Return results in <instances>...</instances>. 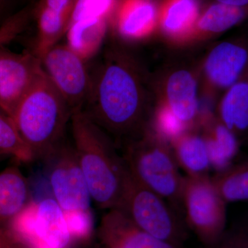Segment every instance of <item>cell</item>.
I'll return each instance as SVG.
<instances>
[{"label":"cell","mask_w":248,"mask_h":248,"mask_svg":"<svg viewBox=\"0 0 248 248\" xmlns=\"http://www.w3.org/2000/svg\"><path fill=\"white\" fill-rule=\"evenodd\" d=\"M91 76L83 112L110 138L124 142L146 128L147 104L141 80L128 59L107 55Z\"/></svg>","instance_id":"6da1fadb"},{"label":"cell","mask_w":248,"mask_h":248,"mask_svg":"<svg viewBox=\"0 0 248 248\" xmlns=\"http://www.w3.org/2000/svg\"><path fill=\"white\" fill-rule=\"evenodd\" d=\"M71 122L73 147L93 202L102 210L117 208L128 174L122 155L110 137L82 111L73 112Z\"/></svg>","instance_id":"7a4b0ae2"},{"label":"cell","mask_w":248,"mask_h":248,"mask_svg":"<svg viewBox=\"0 0 248 248\" xmlns=\"http://www.w3.org/2000/svg\"><path fill=\"white\" fill-rule=\"evenodd\" d=\"M72 111L43 68L11 117L34 160L45 161L64 141Z\"/></svg>","instance_id":"3957f363"},{"label":"cell","mask_w":248,"mask_h":248,"mask_svg":"<svg viewBox=\"0 0 248 248\" xmlns=\"http://www.w3.org/2000/svg\"><path fill=\"white\" fill-rule=\"evenodd\" d=\"M122 149L121 155L130 174L177 210L182 205L184 177L169 143L146 128L138 138L124 142Z\"/></svg>","instance_id":"277c9868"},{"label":"cell","mask_w":248,"mask_h":248,"mask_svg":"<svg viewBox=\"0 0 248 248\" xmlns=\"http://www.w3.org/2000/svg\"><path fill=\"white\" fill-rule=\"evenodd\" d=\"M167 202L138 182L128 171L122 200L116 208L156 239L183 248L187 237V226Z\"/></svg>","instance_id":"5b68a950"},{"label":"cell","mask_w":248,"mask_h":248,"mask_svg":"<svg viewBox=\"0 0 248 248\" xmlns=\"http://www.w3.org/2000/svg\"><path fill=\"white\" fill-rule=\"evenodd\" d=\"M182 205L187 228L208 248L226 230L227 203L209 175L184 178Z\"/></svg>","instance_id":"8992f818"},{"label":"cell","mask_w":248,"mask_h":248,"mask_svg":"<svg viewBox=\"0 0 248 248\" xmlns=\"http://www.w3.org/2000/svg\"><path fill=\"white\" fill-rule=\"evenodd\" d=\"M44 161L48 166L49 183L54 200L62 210H91L92 197L73 145L63 141Z\"/></svg>","instance_id":"52a82bcc"},{"label":"cell","mask_w":248,"mask_h":248,"mask_svg":"<svg viewBox=\"0 0 248 248\" xmlns=\"http://www.w3.org/2000/svg\"><path fill=\"white\" fill-rule=\"evenodd\" d=\"M42 68L73 112L82 110L91 88L85 60L68 45H55L41 58Z\"/></svg>","instance_id":"ba28073f"},{"label":"cell","mask_w":248,"mask_h":248,"mask_svg":"<svg viewBox=\"0 0 248 248\" xmlns=\"http://www.w3.org/2000/svg\"><path fill=\"white\" fill-rule=\"evenodd\" d=\"M42 69L32 52L14 53L0 47V110L10 118Z\"/></svg>","instance_id":"9c48e42d"},{"label":"cell","mask_w":248,"mask_h":248,"mask_svg":"<svg viewBox=\"0 0 248 248\" xmlns=\"http://www.w3.org/2000/svg\"><path fill=\"white\" fill-rule=\"evenodd\" d=\"M248 70V43L227 41L218 44L206 59L205 71L209 79L220 89H229Z\"/></svg>","instance_id":"30bf717a"},{"label":"cell","mask_w":248,"mask_h":248,"mask_svg":"<svg viewBox=\"0 0 248 248\" xmlns=\"http://www.w3.org/2000/svg\"><path fill=\"white\" fill-rule=\"evenodd\" d=\"M32 248H66L71 240V233L64 213L58 202L45 199L36 202L35 226L23 236Z\"/></svg>","instance_id":"8fae6325"},{"label":"cell","mask_w":248,"mask_h":248,"mask_svg":"<svg viewBox=\"0 0 248 248\" xmlns=\"http://www.w3.org/2000/svg\"><path fill=\"white\" fill-rule=\"evenodd\" d=\"M102 220V231L113 248H183L156 239L139 228L122 210H108Z\"/></svg>","instance_id":"7c38bea8"},{"label":"cell","mask_w":248,"mask_h":248,"mask_svg":"<svg viewBox=\"0 0 248 248\" xmlns=\"http://www.w3.org/2000/svg\"><path fill=\"white\" fill-rule=\"evenodd\" d=\"M166 96V107L187 128L193 123L198 112L195 78L185 70L174 72L168 80Z\"/></svg>","instance_id":"4fadbf2b"},{"label":"cell","mask_w":248,"mask_h":248,"mask_svg":"<svg viewBox=\"0 0 248 248\" xmlns=\"http://www.w3.org/2000/svg\"><path fill=\"white\" fill-rule=\"evenodd\" d=\"M29 183L16 165L0 172V222L13 220L27 207Z\"/></svg>","instance_id":"5bb4252c"},{"label":"cell","mask_w":248,"mask_h":248,"mask_svg":"<svg viewBox=\"0 0 248 248\" xmlns=\"http://www.w3.org/2000/svg\"><path fill=\"white\" fill-rule=\"evenodd\" d=\"M218 120L236 137L248 131V70L227 89L218 107Z\"/></svg>","instance_id":"9a60e30c"},{"label":"cell","mask_w":248,"mask_h":248,"mask_svg":"<svg viewBox=\"0 0 248 248\" xmlns=\"http://www.w3.org/2000/svg\"><path fill=\"white\" fill-rule=\"evenodd\" d=\"M117 9V29L126 38H140L146 35L154 27L157 16L151 0H122Z\"/></svg>","instance_id":"2e32d148"},{"label":"cell","mask_w":248,"mask_h":248,"mask_svg":"<svg viewBox=\"0 0 248 248\" xmlns=\"http://www.w3.org/2000/svg\"><path fill=\"white\" fill-rule=\"evenodd\" d=\"M170 143L178 166L187 176L208 175L211 166L203 137L184 133Z\"/></svg>","instance_id":"e0dca14e"},{"label":"cell","mask_w":248,"mask_h":248,"mask_svg":"<svg viewBox=\"0 0 248 248\" xmlns=\"http://www.w3.org/2000/svg\"><path fill=\"white\" fill-rule=\"evenodd\" d=\"M107 26V18H86L71 22L66 32L67 45L86 61L97 53Z\"/></svg>","instance_id":"ac0fdd59"},{"label":"cell","mask_w":248,"mask_h":248,"mask_svg":"<svg viewBox=\"0 0 248 248\" xmlns=\"http://www.w3.org/2000/svg\"><path fill=\"white\" fill-rule=\"evenodd\" d=\"M37 22V35L32 53L41 58L66 33L70 17L37 4L32 11Z\"/></svg>","instance_id":"d6986e66"},{"label":"cell","mask_w":248,"mask_h":248,"mask_svg":"<svg viewBox=\"0 0 248 248\" xmlns=\"http://www.w3.org/2000/svg\"><path fill=\"white\" fill-rule=\"evenodd\" d=\"M203 138L208 147L211 168L219 172L231 166L239 152L237 137L218 120L212 124Z\"/></svg>","instance_id":"ffe728a7"},{"label":"cell","mask_w":248,"mask_h":248,"mask_svg":"<svg viewBox=\"0 0 248 248\" xmlns=\"http://www.w3.org/2000/svg\"><path fill=\"white\" fill-rule=\"evenodd\" d=\"M212 180L227 203L248 200V160L217 172Z\"/></svg>","instance_id":"44dd1931"},{"label":"cell","mask_w":248,"mask_h":248,"mask_svg":"<svg viewBox=\"0 0 248 248\" xmlns=\"http://www.w3.org/2000/svg\"><path fill=\"white\" fill-rule=\"evenodd\" d=\"M248 19V9L215 2L197 20L204 32L221 33Z\"/></svg>","instance_id":"7402d4cb"},{"label":"cell","mask_w":248,"mask_h":248,"mask_svg":"<svg viewBox=\"0 0 248 248\" xmlns=\"http://www.w3.org/2000/svg\"><path fill=\"white\" fill-rule=\"evenodd\" d=\"M199 17L197 0H166L161 13V20L166 32L181 33L190 29Z\"/></svg>","instance_id":"603a6c76"},{"label":"cell","mask_w":248,"mask_h":248,"mask_svg":"<svg viewBox=\"0 0 248 248\" xmlns=\"http://www.w3.org/2000/svg\"><path fill=\"white\" fill-rule=\"evenodd\" d=\"M0 153L11 155L21 162H30L33 155L26 145L11 118L0 110Z\"/></svg>","instance_id":"cb8c5ba5"},{"label":"cell","mask_w":248,"mask_h":248,"mask_svg":"<svg viewBox=\"0 0 248 248\" xmlns=\"http://www.w3.org/2000/svg\"><path fill=\"white\" fill-rule=\"evenodd\" d=\"M116 8L117 0H77L70 23L86 18L108 19Z\"/></svg>","instance_id":"d4e9b609"},{"label":"cell","mask_w":248,"mask_h":248,"mask_svg":"<svg viewBox=\"0 0 248 248\" xmlns=\"http://www.w3.org/2000/svg\"><path fill=\"white\" fill-rule=\"evenodd\" d=\"M208 248H248V223L226 229L220 239Z\"/></svg>","instance_id":"484cf974"},{"label":"cell","mask_w":248,"mask_h":248,"mask_svg":"<svg viewBox=\"0 0 248 248\" xmlns=\"http://www.w3.org/2000/svg\"><path fill=\"white\" fill-rule=\"evenodd\" d=\"M91 211V210L86 211H63L68 231L71 234L78 237H84L89 234L93 226V217Z\"/></svg>","instance_id":"4316f807"},{"label":"cell","mask_w":248,"mask_h":248,"mask_svg":"<svg viewBox=\"0 0 248 248\" xmlns=\"http://www.w3.org/2000/svg\"><path fill=\"white\" fill-rule=\"evenodd\" d=\"M77 0H40L37 4L70 17Z\"/></svg>","instance_id":"83f0119b"},{"label":"cell","mask_w":248,"mask_h":248,"mask_svg":"<svg viewBox=\"0 0 248 248\" xmlns=\"http://www.w3.org/2000/svg\"><path fill=\"white\" fill-rule=\"evenodd\" d=\"M215 2L248 9V0H215Z\"/></svg>","instance_id":"f1b7e54d"},{"label":"cell","mask_w":248,"mask_h":248,"mask_svg":"<svg viewBox=\"0 0 248 248\" xmlns=\"http://www.w3.org/2000/svg\"><path fill=\"white\" fill-rule=\"evenodd\" d=\"M14 244L11 238L0 231V248H14Z\"/></svg>","instance_id":"f546056e"},{"label":"cell","mask_w":248,"mask_h":248,"mask_svg":"<svg viewBox=\"0 0 248 248\" xmlns=\"http://www.w3.org/2000/svg\"><path fill=\"white\" fill-rule=\"evenodd\" d=\"M9 40V36L8 35L6 31H5L4 29H3L2 28H0V47H1V45L4 44L5 42Z\"/></svg>","instance_id":"4dcf8cb0"},{"label":"cell","mask_w":248,"mask_h":248,"mask_svg":"<svg viewBox=\"0 0 248 248\" xmlns=\"http://www.w3.org/2000/svg\"><path fill=\"white\" fill-rule=\"evenodd\" d=\"M1 0H0V4H1Z\"/></svg>","instance_id":"1f68e13d"}]
</instances>
